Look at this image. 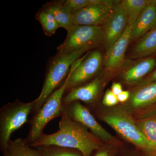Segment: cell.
I'll use <instances>...</instances> for the list:
<instances>
[{"mask_svg": "<svg viewBox=\"0 0 156 156\" xmlns=\"http://www.w3.org/2000/svg\"><path fill=\"white\" fill-rule=\"evenodd\" d=\"M58 128V131L53 134L43 133L30 145L34 148L54 145L73 149L80 151L83 156H91L93 151L101 147L100 140L87 127L70 119L63 112Z\"/></svg>", "mask_w": 156, "mask_h": 156, "instance_id": "cell-1", "label": "cell"}, {"mask_svg": "<svg viewBox=\"0 0 156 156\" xmlns=\"http://www.w3.org/2000/svg\"><path fill=\"white\" fill-rule=\"evenodd\" d=\"M87 53L81 50L73 53H57L48 67L40 95L35 99L32 113L36 112L56 88L63 84L62 83L66 80L73 63Z\"/></svg>", "mask_w": 156, "mask_h": 156, "instance_id": "cell-2", "label": "cell"}, {"mask_svg": "<svg viewBox=\"0 0 156 156\" xmlns=\"http://www.w3.org/2000/svg\"><path fill=\"white\" fill-rule=\"evenodd\" d=\"M35 100L25 103L17 99L6 104L0 108V148L4 153L11 139V134L28 122Z\"/></svg>", "mask_w": 156, "mask_h": 156, "instance_id": "cell-3", "label": "cell"}, {"mask_svg": "<svg viewBox=\"0 0 156 156\" xmlns=\"http://www.w3.org/2000/svg\"><path fill=\"white\" fill-rule=\"evenodd\" d=\"M68 81V76L61 86L48 98L29 121V131L26 139L30 144L44 133V129L50 121L61 117L63 114L62 100L66 92Z\"/></svg>", "mask_w": 156, "mask_h": 156, "instance_id": "cell-4", "label": "cell"}, {"mask_svg": "<svg viewBox=\"0 0 156 156\" xmlns=\"http://www.w3.org/2000/svg\"><path fill=\"white\" fill-rule=\"evenodd\" d=\"M104 37L102 26L73 25L67 31L64 42L57 48L58 53L89 52L103 42Z\"/></svg>", "mask_w": 156, "mask_h": 156, "instance_id": "cell-5", "label": "cell"}, {"mask_svg": "<svg viewBox=\"0 0 156 156\" xmlns=\"http://www.w3.org/2000/svg\"><path fill=\"white\" fill-rule=\"evenodd\" d=\"M99 117L123 138L134 145L155 151L154 148L140 131L136 123L125 112L120 110L112 111L101 114Z\"/></svg>", "mask_w": 156, "mask_h": 156, "instance_id": "cell-6", "label": "cell"}, {"mask_svg": "<svg viewBox=\"0 0 156 156\" xmlns=\"http://www.w3.org/2000/svg\"><path fill=\"white\" fill-rule=\"evenodd\" d=\"M102 62V54L98 50L89 51L77 60L69 73L66 91L87 83L96 77Z\"/></svg>", "mask_w": 156, "mask_h": 156, "instance_id": "cell-7", "label": "cell"}, {"mask_svg": "<svg viewBox=\"0 0 156 156\" xmlns=\"http://www.w3.org/2000/svg\"><path fill=\"white\" fill-rule=\"evenodd\" d=\"M116 2L90 0L89 5L72 13L73 25L102 26Z\"/></svg>", "mask_w": 156, "mask_h": 156, "instance_id": "cell-8", "label": "cell"}, {"mask_svg": "<svg viewBox=\"0 0 156 156\" xmlns=\"http://www.w3.org/2000/svg\"><path fill=\"white\" fill-rule=\"evenodd\" d=\"M63 112L69 118L83 125L101 141L114 142L115 138L99 124L90 110L80 101L63 105Z\"/></svg>", "mask_w": 156, "mask_h": 156, "instance_id": "cell-9", "label": "cell"}, {"mask_svg": "<svg viewBox=\"0 0 156 156\" xmlns=\"http://www.w3.org/2000/svg\"><path fill=\"white\" fill-rule=\"evenodd\" d=\"M125 11L119 2H116L104 24L103 43L106 52L122 37L128 25Z\"/></svg>", "mask_w": 156, "mask_h": 156, "instance_id": "cell-10", "label": "cell"}, {"mask_svg": "<svg viewBox=\"0 0 156 156\" xmlns=\"http://www.w3.org/2000/svg\"><path fill=\"white\" fill-rule=\"evenodd\" d=\"M102 84L101 75L97 76L87 83L73 88L62 98L63 105L76 101H82L89 105L97 101Z\"/></svg>", "mask_w": 156, "mask_h": 156, "instance_id": "cell-11", "label": "cell"}, {"mask_svg": "<svg viewBox=\"0 0 156 156\" xmlns=\"http://www.w3.org/2000/svg\"><path fill=\"white\" fill-rule=\"evenodd\" d=\"M132 26L128 24L122 35L106 52L103 63L107 69L114 70L122 64L128 45L131 40Z\"/></svg>", "mask_w": 156, "mask_h": 156, "instance_id": "cell-12", "label": "cell"}, {"mask_svg": "<svg viewBox=\"0 0 156 156\" xmlns=\"http://www.w3.org/2000/svg\"><path fill=\"white\" fill-rule=\"evenodd\" d=\"M156 27V0H151L132 25L131 40L142 37Z\"/></svg>", "mask_w": 156, "mask_h": 156, "instance_id": "cell-13", "label": "cell"}, {"mask_svg": "<svg viewBox=\"0 0 156 156\" xmlns=\"http://www.w3.org/2000/svg\"><path fill=\"white\" fill-rule=\"evenodd\" d=\"M156 66V58L149 57L144 59L124 71L123 80L129 85L138 83L146 76L152 72Z\"/></svg>", "mask_w": 156, "mask_h": 156, "instance_id": "cell-14", "label": "cell"}, {"mask_svg": "<svg viewBox=\"0 0 156 156\" xmlns=\"http://www.w3.org/2000/svg\"><path fill=\"white\" fill-rule=\"evenodd\" d=\"M129 103L136 109L156 105V82L141 85L130 96Z\"/></svg>", "mask_w": 156, "mask_h": 156, "instance_id": "cell-15", "label": "cell"}, {"mask_svg": "<svg viewBox=\"0 0 156 156\" xmlns=\"http://www.w3.org/2000/svg\"><path fill=\"white\" fill-rule=\"evenodd\" d=\"M156 53V27L143 36L130 54L132 58H140Z\"/></svg>", "mask_w": 156, "mask_h": 156, "instance_id": "cell-16", "label": "cell"}, {"mask_svg": "<svg viewBox=\"0 0 156 156\" xmlns=\"http://www.w3.org/2000/svg\"><path fill=\"white\" fill-rule=\"evenodd\" d=\"M4 156H43L38 149L31 146L26 138L10 139Z\"/></svg>", "mask_w": 156, "mask_h": 156, "instance_id": "cell-17", "label": "cell"}, {"mask_svg": "<svg viewBox=\"0 0 156 156\" xmlns=\"http://www.w3.org/2000/svg\"><path fill=\"white\" fill-rule=\"evenodd\" d=\"M43 7L48 9L53 15L59 27L68 31L73 26L72 13L62 5L61 1L47 3Z\"/></svg>", "mask_w": 156, "mask_h": 156, "instance_id": "cell-18", "label": "cell"}, {"mask_svg": "<svg viewBox=\"0 0 156 156\" xmlns=\"http://www.w3.org/2000/svg\"><path fill=\"white\" fill-rule=\"evenodd\" d=\"M151 0H123L120 4L125 11L128 24L133 25L140 13L147 5Z\"/></svg>", "mask_w": 156, "mask_h": 156, "instance_id": "cell-19", "label": "cell"}, {"mask_svg": "<svg viewBox=\"0 0 156 156\" xmlns=\"http://www.w3.org/2000/svg\"><path fill=\"white\" fill-rule=\"evenodd\" d=\"M136 124L140 131L156 151V112Z\"/></svg>", "mask_w": 156, "mask_h": 156, "instance_id": "cell-20", "label": "cell"}, {"mask_svg": "<svg viewBox=\"0 0 156 156\" xmlns=\"http://www.w3.org/2000/svg\"><path fill=\"white\" fill-rule=\"evenodd\" d=\"M36 18L41 23L44 33L47 36L53 35L59 27L53 15L44 7L38 11Z\"/></svg>", "mask_w": 156, "mask_h": 156, "instance_id": "cell-21", "label": "cell"}, {"mask_svg": "<svg viewBox=\"0 0 156 156\" xmlns=\"http://www.w3.org/2000/svg\"><path fill=\"white\" fill-rule=\"evenodd\" d=\"M43 156H83L80 151L73 149L54 145L39 147Z\"/></svg>", "mask_w": 156, "mask_h": 156, "instance_id": "cell-22", "label": "cell"}, {"mask_svg": "<svg viewBox=\"0 0 156 156\" xmlns=\"http://www.w3.org/2000/svg\"><path fill=\"white\" fill-rule=\"evenodd\" d=\"M61 2L66 9L71 13L91 4L90 0H66L61 1Z\"/></svg>", "mask_w": 156, "mask_h": 156, "instance_id": "cell-23", "label": "cell"}, {"mask_svg": "<svg viewBox=\"0 0 156 156\" xmlns=\"http://www.w3.org/2000/svg\"><path fill=\"white\" fill-rule=\"evenodd\" d=\"M118 98L116 95L113 93L111 90H108L104 96L102 104L104 105L107 107L115 106L119 103Z\"/></svg>", "mask_w": 156, "mask_h": 156, "instance_id": "cell-24", "label": "cell"}, {"mask_svg": "<svg viewBox=\"0 0 156 156\" xmlns=\"http://www.w3.org/2000/svg\"><path fill=\"white\" fill-rule=\"evenodd\" d=\"M156 82V67L153 71L148 76L145 80L142 81L141 85H145L151 83Z\"/></svg>", "mask_w": 156, "mask_h": 156, "instance_id": "cell-25", "label": "cell"}, {"mask_svg": "<svg viewBox=\"0 0 156 156\" xmlns=\"http://www.w3.org/2000/svg\"><path fill=\"white\" fill-rule=\"evenodd\" d=\"M111 90L113 94L117 96L122 92V87L120 83H115L112 85Z\"/></svg>", "mask_w": 156, "mask_h": 156, "instance_id": "cell-26", "label": "cell"}, {"mask_svg": "<svg viewBox=\"0 0 156 156\" xmlns=\"http://www.w3.org/2000/svg\"><path fill=\"white\" fill-rule=\"evenodd\" d=\"M117 96L119 102H124L128 100L131 96L129 91H123Z\"/></svg>", "mask_w": 156, "mask_h": 156, "instance_id": "cell-27", "label": "cell"}, {"mask_svg": "<svg viewBox=\"0 0 156 156\" xmlns=\"http://www.w3.org/2000/svg\"><path fill=\"white\" fill-rule=\"evenodd\" d=\"M94 156H109L108 154L105 151H100L98 152Z\"/></svg>", "mask_w": 156, "mask_h": 156, "instance_id": "cell-28", "label": "cell"}, {"mask_svg": "<svg viewBox=\"0 0 156 156\" xmlns=\"http://www.w3.org/2000/svg\"><path fill=\"white\" fill-rule=\"evenodd\" d=\"M155 151V153L153 156H156V151Z\"/></svg>", "mask_w": 156, "mask_h": 156, "instance_id": "cell-29", "label": "cell"}]
</instances>
